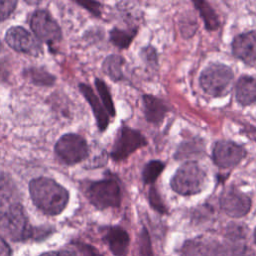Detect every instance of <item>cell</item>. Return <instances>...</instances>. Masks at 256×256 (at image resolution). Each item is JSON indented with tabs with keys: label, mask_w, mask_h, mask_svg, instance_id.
I'll list each match as a JSON object with an SVG mask.
<instances>
[{
	"label": "cell",
	"mask_w": 256,
	"mask_h": 256,
	"mask_svg": "<svg viewBox=\"0 0 256 256\" xmlns=\"http://www.w3.org/2000/svg\"><path fill=\"white\" fill-rule=\"evenodd\" d=\"M29 193L34 205L48 215H58L67 206L69 193L66 188L47 177L32 179Z\"/></svg>",
	"instance_id": "6da1fadb"
},
{
	"label": "cell",
	"mask_w": 256,
	"mask_h": 256,
	"mask_svg": "<svg viewBox=\"0 0 256 256\" xmlns=\"http://www.w3.org/2000/svg\"><path fill=\"white\" fill-rule=\"evenodd\" d=\"M205 183V171L195 161H189L178 168L171 180V188L180 195H194L204 189Z\"/></svg>",
	"instance_id": "7a4b0ae2"
},
{
	"label": "cell",
	"mask_w": 256,
	"mask_h": 256,
	"mask_svg": "<svg viewBox=\"0 0 256 256\" xmlns=\"http://www.w3.org/2000/svg\"><path fill=\"white\" fill-rule=\"evenodd\" d=\"M85 195L89 202L98 209L118 207L122 197L118 182L110 178L87 184Z\"/></svg>",
	"instance_id": "3957f363"
},
{
	"label": "cell",
	"mask_w": 256,
	"mask_h": 256,
	"mask_svg": "<svg viewBox=\"0 0 256 256\" xmlns=\"http://www.w3.org/2000/svg\"><path fill=\"white\" fill-rule=\"evenodd\" d=\"M234 74L230 67L224 64H211L201 73L200 85L211 96H224L229 92Z\"/></svg>",
	"instance_id": "277c9868"
},
{
	"label": "cell",
	"mask_w": 256,
	"mask_h": 256,
	"mask_svg": "<svg viewBox=\"0 0 256 256\" xmlns=\"http://www.w3.org/2000/svg\"><path fill=\"white\" fill-rule=\"evenodd\" d=\"M54 149L57 157L67 165H74L85 160L89 153L86 140L74 133L61 136Z\"/></svg>",
	"instance_id": "5b68a950"
},
{
	"label": "cell",
	"mask_w": 256,
	"mask_h": 256,
	"mask_svg": "<svg viewBox=\"0 0 256 256\" xmlns=\"http://www.w3.org/2000/svg\"><path fill=\"white\" fill-rule=\"evenodd\" d=\"M0 230L14 241H21L32 237L33 228L29 225L21 203L16 204L0 219Z\"/></svg>",
	"instance_id": "8992f818"
},
{
	"label": "cell",
	"mask_w": 256,
	"mask_h": 256,
	"mask_svg": "<svg viewBox=\"0 0 256 256\" xmlns=\"http://www.w3.org/2000/svg\"><path fill=\"white\" fill-rule=\"evenodd\" d=\"M30 27L35 36L50 47L56 46L62 39L61 29L56 20L46 10H36L30 18Z\"/></svg>",
	"instance_id": "52a82bcc"
},
{
	"label": "cell",
	"mask_w": 256,
	"mask_h": 256,
	"mask_svg": "<svg viewBox=\"0 0 256 256\" xmlns=\"http://www.w3.org/2000/svg\"><path fill=\"white\" fill-rule=\"evenodd\" d=\"M147 145L143 135L129 127H122L115 139L111 150V157L114 161L125 160L137 149Z\"/></svg>",
	"instance_id": "ba28073f"
},
{
	"label": "cell",
	"mask_w": 256,
	"mask_h": 256,
	"mask_svg": "<svg viewBox=\"0 0 256 256\" xmlns=\"http://www.w3.org/2000/svg\"><path fill=\"white\" fill-rule=\"evenodd\" d=\"M245 155V149L230 140L216 142L212 151L213 161L220 168H232L236 166Z\"/></svg>",
	"instance_id": "9c48e42d"
},
{
	"label": "cell",
	"mask_w": 256,
	"mask_h": 256,
	"mask_svg": "<svg viewBox=\"0 0 256 256\" xmlns=\"http://www.w3.org/2000/svg\"><path fill=\"white\" fill-rule=\"evenodd\" d=\"M221 209L230 217H242L251 208L250 198L234 186L226 188L220 196Z\"/></svg>",
	"instance_id": "30bf717a"
},
{
	"label": "cell",
	"mask_w": 256,
	"mask_h": 256,
	"mask_svg": "<svg viewBox=\"0 0 256 256\" xmlns=\"http://www.w3.org/2000/svg\"><path fill=\"white\" fill-rule=\"evenodd\" d=\"M7 44L15 51L30 55H38L41 47L36 39L21 26H13L9 28L5 34Z\"/></svg>",
	"instance_id": "8fae6325"
},
{
	"label": "cell",
	"mask_w": 256,
	"mask_h": 256,
	"mask_svg": "<svg viewBox=\"0 0 256 256\" xmlns=\"http://www.w3.org/2000/svg\"><path fill=\"white\" fill-rule=\"evenodd\" d=\"M232 52L245 63L256 61V32L250 31L236 36L232 43Z\"/></svg>",
	"instance_id": "7c38bea8"
},
{
	"label": "cell",
	"mask_w": 256,
	"mask_h": 256,
	"mask_svg": "<svg viewBox=\"0 0 256 256\" xmlns=\"http://www.w3.org/2000/svg\"><path fill=\"white\" fill-rule=\"evenodd\" d=\"M79 90L90 104V107L95 116L97 126L100 131H104L109 124V115L106 112L104 106L100 103V100L93 92L92 88L86 84H79Z\"/></svg>",
	"instance_id": "4fadbf2b"
},
{
	"label": "cell",
	"mask_w": 256,
	"mask_h": 256,
	"mask_svg": "<svg viewBox=\"0 0 256 256\" xmlns=\"http://www.w3.org/2000/svg\"><path fill=\"white\" fill-rule=\"evenodd\" d=\"M186 256H224L225 251L220 244L207 240H192L184 247Z\"/></svg>",
	"instance_id": "5bb4252c"
},
{
	"label": "cell",
	"mask_w": 256,
	"mask_h": 256,
	"mask_svg": "<svg viewBox=\"0 0 256 256\" xmlns=\"http://www.w3.org/2000/svg\"><path fill=\"white\" fill-rule=\"evenodd\" d=\"M105 240L115 256H124L129 245V236L120 227H111L105 234Z\"/></svg>",
	"instance_id": "9a60e30c"
},
{
	"label": "cell",
	"mask_w": 256,
	"mask_h": 256,
	"mask_svg": "<svg viewBox=\"0 0 256 256\" xmlns=\"http://www.w3.org/2000/svg\"><path fill=\"white\" fill-rule=\"evenodd\" d=\"M237 101L244 106L256 102V79L251 76H242L235 87Z\"/></svg>",
	"instance_id": "2e32d148"
},
{
	"label": "cell",
	"mask_w": 256,
	"mask_h": 256,
	"mask_svg": "<svg viewBox=\"0 0 256 256\" xmlns=\"http://www.w3.org/2000/svg\"><path fill=\"white\" fill-rule=\"evenodd\" d=\"M18 203L14 185L8 178L0 176V219Z\"/></svg>",
	"instance_id": "e0dca14e"
},
{
	"label": "cell",
	"mask_w": 256,
	"mask_h": 256,
	"mask_svg": "<svg viewBox=\"0 0 256 256\" xmlns=\"http://www.w3.org/2000/svg\"><path fill=\"white\" fill-rule=\"evenodd\" d=\"M143 108L146 120L153 124L160 123L167 112L165 104L159 98L152 95L143 96Z\"/></svg>",
	"instance_id": "ac0fdd59"
},
{
	"label": "cell",
	"mask_w": 256,
	"mask_h": 256,
	"mask_svg": "<svg viewBox=\"0 0 256 256\" xmlns=\"http://www.w3.org/2000/svg\"><path fill=\"white\" fill-rule=\"evenodd\" d=\"M125 63L123 57L119 55H110L103 62V71L113 81H119L123 78L122 67Z\"/></svg>",
	"instance_id": "d6986e66"
},
{
	"label": "cell",
	"mask_w": 256,
	"mask_h": 256,
	"mask_svg": "<svg viewBox=\"0 0 256 256\" xmlns=\"http://www.w3.org/2000/svg\"><path fill=\"white\" fill-rule=\"evenodd\" d=\"M24 75L37 86H51L55 82V77L42 68L31 67L24 71Z\"/></svg>",
	"instance_id": "ffe728a7"
},
{
	"label": "cell",
	"mask_w": 256,
	"mask_h": 256,
	"mask_svg": "<svg viewBox=\"0 0 256 256\" xmlns=\"http://www.w3.org/2000/svg\"><path fill=\"white\" fill-rule=\"evenodd\" d=\"M194 5L196 6L200 15L202 16L204 24L208 30H215L219 27L218 16L207 2L197 1L194 2Z\"/></svg>",
	"instance_id": "44dd1931"
},
{
	"label": "cell",
	"mask_w": 256,
	"mask_h": 256,
	"mask_svg": "<svg viewBox=\"0 0 256 256\" xmlns=\"http://www.w3.org/2000/svg\"><path fill=\"white\" fill-rule=\"evenodd\" d=\"M137 29L125 31L118 28H114L110 31V41L113 45L121 48L126 49L131 44L134 36L136 35Z\"/></svg>",
	"instance_id": "7402d4cb"
},
{
	"label": "cell",
	"mask_w": 256,
	"mask_h": 256,
	"mask_svg": "<svg viewBox=\"0 0 256 256\" xmlns=\"http://www.w3.org/2000/svg\"><path fill=\"white\" fill-rule=\"evenodd\" d=\"M95 86H96L97 91H98V93L100 95L102 104H103L106 112L108 113V115L114 117L115 114H116L115 113V107H114V104H113V101H112V97H111V94H110V91H109L107 85L101 79L96 78L95 79Z\"/></svg>",
	"instance_id": "603a6c76"
},
{
	"label": "cell",
	"mask_w": 256,
	"mask_h": 256,
	"mask_svg": "<svg viewBox=\"0 0 256 256\" xmlns=\"http://www.w3.org/2000/svg\"><path fill=\"white\" fill-rule=\"evenodd\" d=\"M164 169V163L159 160L148 162L142 172V178L145 184H153Z\"/></svg>",
	"instance_id": "cb8c5ba5"
},
{
	"label": "cell",
	"mask_w": 256,
	"mask_h": 256,
	"mask_svg": "<svg viewBox=\"0 0 256 256\" xmlns=\"http://www.w3.org/2000/svg\"><path fill=\"white\" fill-rule=\"evenodd\" d=\"M17 1L15 0H0V22L7 19L16 9Z\"/></svg>",
	"instance_id": "d4e9b609"
},
{
	"label": "cell",
	"mask_w": 256,
	"mask_h": 256,
	"mask_svg": "<svg viewBox=\"0 0 256 256\" xmlns=\"http://www.w3.org/2000/svg\"><path fill=\"white\" fill-rule=\"evenodd\" d=\"M148 197H149V202H150L151 206H152L155 210L159 211L160 213L166 212L165 206H164V204H163V202H162V200H161V198H160V196H159L157 190H156L154 187H152V188L150 189Z\"/></svg>",
	"instance_id": "484cf974"
},
{
	"label": "cell",
	"mask_w": 256,
	"mask_h": 256,
	"mask_svg": "<svg viewBox=\"0 0 256 256\" xmlns=\"http://www.w3.org/2000/svg\"><path fill=\"white\" fill-rule=\"evenodd\" d=\"M140 256H152L149 235L145 229H143L140 237Z\"/></svg>",
	"instance_id": "4316f807"
},
{
	"label": "cell",
	"mask_w": 256,
	"mask_h": 256,
	"mask_svg": "<svg viewBox=\"0 0 256 256\" xmlns=\"http://www.w3.org/2000/svg\"><path fill=\"white\" fill-rule=\"evenodd\" d=\"M74 245L78 252H80L81 256H101V254L93 246L84 243H76Z\"/></svg>",
	"instance_id": "83f0119b"
},
{
	"label": "cell",
	"mask_w": 256,
	"mask_h": 256,
	"mask_svg": "<svg viewBox=\"0 0 256 256\" xmlns=\"http://www.w3.org/2000/svg\"><path fill=\"white\" fill-rule=\"evenodd\" d=\"M79 5L84 6L87 10H89L95 16H100V3L99 2H91V1H77Z\"/></svg>",
	"instance_id": "f1b7e54d"
},
{
	"label": "cell",
	"mask_w": 256,
	"mask_h": 256,
	"mask_svg": "<svg viewBox=\"0 0 256 256\" xmlns=\"http://www.w3.org/2000/svg\"><path fill=\"white\" fill-rule=\"evenodd\" d=\"M40 256H77L75 252L70 250H59V251H49L41 254Z\"/></svg>",
	"instance_id": "f546056e"
},
{
	"label": "cell",
	"mask_w": 256,
	"mask_h": 256,
	"mask_svg": "<svg viewBox=\"0 0 256 256\" xmlns=\"http://www.w3.org/2000/svg\"><path fill=\"white\" fill-rule=\"evenodd\" d=\"M142 54H143V56H145V58H146L148 61H152V62H154V63L157 61L155 50H154L152 47H146V48L143 50Z\"/></svg>",
	"instance_id": "4dcf8cb0"
},
{
	"label": "cell",
	"mask_w": 256,
	"mask_h": 256,
	"mask_svg": "<svg viewBox=\"0 0 256 256\" xmlns=\"http://www.w3.org/2000/svg\"><path fill=\"white\" fill-rule=\"evenodd\" d=\"M0 256H11V249L1 236H0Z\"/></svg>",
	"instance_id": "1f68e13d"
},
{
	"label": "cell",
	"mask_w": 256,
	"mask_h": 256,
	"mask_svg": "<svg viewBox=\"0 0 256 256\" xmlns=\"http://www.w3.org/2000/svg\"><path fill=\"white\" fill-rule=\"evenodd\" d=\"M254 239H255V243H256V229H255V232H254Z\"/></svg>",
	"instance_id": "d6a6232c"
},
{
	"label": "cell",
	"mask_w": 256,
	"mask_h": 256,
	"mask_svg": "<svg viewBox=\"0 0 256 256\" xmlns=\"http://www.w3.org/2000/svg\"><path fill=\"white\" fill-rule=\"evenodd\" d=\"M0 47H1V43H0Z\"/></svg>",
	"instance_id": "836d02e7"
}]
</instances>
